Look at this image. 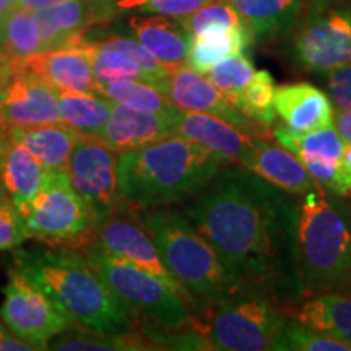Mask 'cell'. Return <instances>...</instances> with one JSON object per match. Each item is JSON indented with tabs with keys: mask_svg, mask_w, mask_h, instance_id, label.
Returning a JSON list of instances; mask_svg holds the SVG:
<instances>
[{
	"mask_svg": "<svg viewBox=\"0 0 351 351\" xmlns=\"http://www.w3.org/2000/svg\"><path fill=\"white\" fill-rule=\"evenodd\" d=\"M243 293L289 304L301 300L298 204L238 165H225L184 208Z\"/></svg>",
	"mask_w": 351,
	"mask_h": 351,
	"instance_id": "1",
	"label": "cell"
},
{
	"mask_svg": "<svg viewBox=\"0 0 351 351\" xmlns=\"http://www.w3.org/2000/svg\"><path fill=\"white\" fill-rule=\"evenodd\" d=\"M225 165L217 153L179 135L122 152V202L134 210H155L194 199Z\"/></svg>",
	"mask_w": 351,
	"mask_h": 351,
	"instance_id": "2",
	"label": "cell"
},
{
	"mask_svg": "<svg viewBox=\"0 0 351 351\" xmlns=\"http://www.w3.org/2000/svg\"><path fill=\"white\" fill-rule=\"evenodd\" d=\"M16 269L54 302L72 324L121 335L130 330L132 314L85 256L70 251H19Z\"/></svg>",
	"mask_w": 351,
	"mask_h": 351,
	"instance_id": "3",
	"label": "cell"
},
{
	"mask_svg": "<svg viewBox=\"0 0 351 351\" xmlns=\"http://www.w3.org/2000/svg\"><path fill=\"white\" fill-rule=\"evenodd\" d=\"M301 197L296 228L301 298L351 295V207L317 181Z\"/></svg>",
	"mask_w": 351,
	"mask_h": 351,
	"instance_id": "4",
	"label": "cell"
},
{
	"mask_svg": "<svg viewBox=\"0 0 351 351\" xmlns=\"http://www.w3.org/2000/svg\"><path fill=\"white\" fill-rule=\"evenodd\" d=\"M143 223L165 267L195 304L210 307L243 295V289L228 274L215 249L182 212L168 207L155 208L145 215Z\"/></svg>",
	"mask_w": 351,
	"mask_h": 351,
	"instance_id": "5",
	"label": "cell"
},
{
	"mask_svg": "<svg viewBox=\"0 0 351 351\" xmlns=\"http://www.w3.org/2000/svg\"><path fill=\"white\" fill-rule=\"evenodd\" d=\"M86 261L119 298L132 317L153 324L152 330L174 332L199 327L191 307L169 285L142 267L104 251L95 241L85 251Z\"/></svg>",
	"mask_w": 351,
	"mask_h": 351,
	"instance_id": "6",
	"label": "cell"
},
{
	"mask_svg": "<svg viewBox=\"0 0 351 351\" xmlns=\"http://www.w3.org/2000/svg\"><path fill=\"white\" fill-rule=\"evenodd\" d=\"M288 315L283 306L261 293H243L207 307L199 324L210 350L285 351Z\"/></svg>",
	"mask_w": 351,
	"mask_h": 351,
	"instance_id": "7",
	"label": "cell"
},
{
	"mask_svg": "<svg viewBox=\"0 0 351 351\" xmlns=\"http://www.w3.org/2000/svg\"><path fill=\"white\" fill-rule=\"evenodd\" d=\"M289 32L293 60L307 72L351 64V0H309Z\"/></svg>",
	"mask_w": 351,
	"mask_h": 351,
	"instance_id": "8",
	"label": "cell"
},
{
	"mask_svg": "<svg viewBox=\"0 0 351 351\" xmlns=\"http://www.w3.org/2000/svg\"><path fill=\"white\" fill-rule=\"evenodd\" d=\"M29 238L91 243L95 219L70 182L67 171H47L36 199L23 213Z\"/></svg>",
	"mask_w": 351,
	"mask_h": 351,
	"instance_id": "9",
	"label": "cell"
},
{
	"mask_svg": "<svg viewBox=\"0 0 351 351\" xmlns=\"http://www.w3.org/2000/svg\"><path fill=\"white\" fill-rule=\"evenodd\" d=\"M3 295L0 309L3 326L34 350H49V341L72 326L54 302L19 270L8 276Z\"/></svg>",
	"mask_w": 351,
	"mask_h": 351,
	"instance_id": "10",
	"label": "cell"
},
{
	"mask_svg": "<svg viewBox=\"0 0 351 351\" xmlns=\"http://www.w3.org/2000/svg\"><path fill=\"white\" fill-rule=\"evenodd\" d=\"M119 153L96 137L80 135L67 165V174L77 194L98 219L119 207Z\"/></svg>",
	"mask_w": 351,
	"mask_h": 351,
	"instance_id": "11",
	"label": "cell"
},
{
	"mask_svg": "<svg viewBox=\"0 0 351 351\" xmlns=\"http://www.w3.org/2000/svg\"><path fill=\"white\" fill-rule=\"evenodd\" d=\"M121 205L114 208L112 212L95 219V243L99 244L104 251L125 258V261L156 275L166 285H169L189 307H195L197 304L192 300V296L165 267L155 241H153L152 234L145 226L143 219H140L137 215L130 213V210L129 212H122Z\"/></svg>",
	"mask_w": 351,
	"mask_h": 351,
	"instance_id": "12",
	"label": "cell"
},
{
	"mask_svg": "<svg viewBox=\"0 0 351 351\" xmlns=\"http://www.w3.org/2000/svg\"><path fill=\"white\" fill-rule=\"evenodd\" d=\"M158 90L168 96V99L181 111L204 112L210 116L230 122L245 134L257 137H274L269 125L245 117L230 99L226 98L207 75L191 69L189 65H181L169 72Z\"/></svg>",
	"mask_w": 351,
	"mask_h": 351,
	"instance_id": "13",
	"label": "cell"
},
{
	"mask_svg": "<svg viewBox=\"0 0 351 351\" xmlns=\"http://www.w3.org/2000/svg\"><path fill=\"white\" fill-rule=\"evenodd\" d=\"M0 121L13 127L62 124L59 90L20 67H8L0 101Z\"/></svg>",
	"mask_w": 351,
	"mask_h": 351,
	"instance_id": "14",
	"label": "cell"
},
{
	"mask_svg": "<svg viewBox=\"0 0 351 351\" xmlns=\"http://www.w3.org/2000/svg\"><path fill=\"white\" fill-rule=\"evenodd\" d=\"M96 85L119 80H138L160 88L173 69L155 59L137 39L114 36L99 44L90 43Z\"/></svg>",
	"mask_w": 351,
	"mask_h": 351,
	"instance_id": "15",
	"label": "cell"
},
{
	"mask_svg": "<svg viewBox=\"0 0 351 351\" xmlns=\"http://www.w3.org/2000/svg\"><path fill=\"white\" fill-rule=\"evenodd\" d=\"M174 135L192 140L208 148L226 161V165H247L258 142L257 135L245 134L230 122L204 112L181 111L174 114Z\"/></svg>",
	"mask_w": 351,
	"mask_h": 351,
	"instance_id": "16",
	"label": "cell"
},
{
	"mask_svg": "<svg viewBox=\"0 0 351 351\" xmlns=\"http://www.w3.org/2000/svg\"><path fill=\"white\" fill-rule=\"evenodd\" d=\"M274 140L283 145L301 161L307 173L320 186L332 191L345 142L333 125L311 132H295L287 125L271 130Z\"/></svg>",
	"mask_w": 351,
	"mask_h": 351,
	"instance_id": "17",
	"label": "cell"
},
{
	"mask_svg": "<svg viewBox=\"0 0 351 351\" xmlns=\"http://www.w3.org/2000/svg\"><path fill=\"white\" fill-rule=\"evenodd\" d=\"M33 73L59 91L96 93V82L91 65L90 43L64 49L38 52L13 65Z\"/></svg>",
	"mask_w": 351,
	"mask_h": 351,
	"instance_id": "18",
	"label": "cell"
},
{
	"mask_svg": "<svg viewBox=\"0 0 351 351\" xmlns=\"http://www.w3.org/2000/svg\"><path fill=\"white\" fill-rule=\"evenodd\" d=\"M178 111H142L112 101L111 117L96 138L117 153L135 150L174 135L173 121Z\"/></svg>",
	"mask_w": 351,
	"mask_h": 351,
	"instance_id": "19",
	"label": "cell"
},
{
	"mask_svg": "<svg viewBox=\"0 0 351 351\" xmlns=\"http://www.w3.org/2000/svg\"><path fill=\"white\" fill-rule=\"evenodd\" d=\"M275 111L285 125L295 132L333 125L335 116L330 98L311 83H288L276 88Z\"/></svg>",
	"mask_w": 351,
	"mask_h": 351,
	"instance_id": "20",
	"label": "cell"
},
{
	"mask_svg": "<svg viewBox=\"0 0 351 351\" xmlns=\"http://www.w3.org/2000/svg\"><path fill=\"white\" fill-rule=\"evenodd\" d=\"M129 26L135 39L166 67L176 69L187 62L192 34L176 19L142 13L132 16Z\"/></svg>",
	"mask_w": 351,
	"mask_h": 351,
	"instance_id": "21",
	"label": "cell"
},
{
	"mask_svg": "<svg viewBox=\"0 0 351 351\" xmlns=\"http://www.w3.org/2000/svg\"><path fill=\"white\" fill-rule=\"evenodd\" d=\"M285 313L301 326L340 340L351 348V295L319 293L298 300Z\"/></svg>",
	"mask_w": 351,
	"mask_h": 351,
	"instance_id": "22",
	"label": "cell"
},
{
	"mask_svg": "<svg viewBox=\"0 0 351 351\" xmlns=\"http://www.w3.org/2000/svg\"><path fill=\"white\" fill-rule=\"evenodd\" d=\"M43 52L80 46L83 32L93 19L90 0H62L33 12Z\"/></svg>",
	"mask_w": 351,
	"mask_h": 351,
	"instance_id": "23",
	"label": "cell"
},
{
	"mask_svg": "<svg viewBox=\"0 0 351 351\" xmlns=\"http://www.w3.org/2000/svg\"><path fill=\"white\" fill-rule=\"evenodd\" d=\"M244 168L289 195H302L315 181L291 152L274 142V137L258 138Z\"/></svg>",
	"mask_w": 351,
	"mask_h": 351,
	"instance_id": "24",
	"label": "cell"
},
{
	"mask_svg": "<svg viewBox=\"0 0 351 351\" xmlns=\"http://www.w3.org/2000/svg\"><path fill=\"white\" fill-rule=\"evenodd\" d=\"M8 132L10 137L32 153L47 171H67L70 155L80 137L77 130L65 124L8 125Z\"/></svg>",
	"mask_w": 351,
	"mask_h": 351,
	"instance_id": "25",
	"label": "cell"
},
{
	"mask_svg": "<svg viewBox=\"0 0 351 351\" xmlns=\"http://www.w3.org/2000/svg\"><path fill=\"white\" fill-rule=\"evenodd\" d=\"M252 39L251 29L245 25L212 26L192 36L186 64L205 75L215 64L244 52L252 44Z\"/></svg>",
	"mask_w": 351,
	"mask_h": 351,
	"instance_id": "26",
	"label": "cell"
},
{
	"mask_svg": "<svg viewBox=\"0 0 351 351\" xmlns=\"http://www.w3.org/2000/svg\"><path fill=\"white\" fill-rule=\"evenodd\" d=\"M251 29L252 36L270 39L288 33L298 20L302 0H228Z\"/></svg>",
	"mask_w": 351,
	"mask_h": 351,
	"instance_id": "27",
	"label": "cell"
},
{
	"mask_svg": "<svg viewBox=\"0 0 351 351\" xmlns=\"http://www.w3.org/2000/svg\"><path fill=\"white\" fill-rule=\"evenodd\" d=\"M112 99L99 93L59 91L60 122L80 135L96 137L111 117Z\"/></svg>",
	"mask_w": 351,
	"mask_h": 351,
	"instance_id": "28",
	"label": "cell"
},
{
	"mask_svg": "<svg viewBox=\"0 0 351 351\" xmlns=\"http://www.w3.org/2000/svg\"><path fill=\"white\" fill-rule=\"evenodd\" d=\"M38 52L43 44L33 12L15 8L0 23V65L13 67Z\"/></svg>",
	"mask_w": 351,
	"mask_h": 351,
	"instance_id": "29",
	"label": "cell"
},
{
	"mask_svg": "<svg viewBox=\"0 0 351 351\" xmlns=\"http://www.w3.org/2000/svg\"><path fill=\"white\" fill-rule=\"evenodd\" d=\"M52 350H153L152 340L145 339L140 332H125L121 335H109L83 328L78 330H64L49 341Z\"/></svg>",
	"mask_w": 351,
	"mask_h": 351,
	"instance_id": "30",
	"label": "cell"
},
{
	"mask_svg": "<svg viewBox=\"0 0 351 351\" xmlns=\"http://www.w3.org/2000/svg\"><path fill=\"white\" fill-rule=\"evenodd\" d=\"M96 93L108 96L109 99L125 104V106L142 109V111L171 112L178 109L168 99V96L161 93L158 88L138 80H119L96 85Z\"/></svg>",
	"mask_w": 351,
	"mask_h": 351,
	"instance_id": "31",
	"label": "cell"
},
{
	"mask_svg": "<svg viewBox=\"0 0 351 351\" xmlns=\"http://www.w3.org/2000/svg\"><path fill=\"white\" fill-rule=\"evenodd\" d=\"M275 80L267 70H256L251 82L241 91L234 106L249 119L271 127L276 121Z\"/></svg>",
	"mask_w": 351,
	"mask_h": 351,
	"instance_id": "32",
	"label": "cell"
},
{
	"mask_svg": "<svg viewBox=\"0 0 351 351\" xmlns=\"http://www.w3.org/2000/svg\"><path fill=\"white\" fill-rule=\"evenodd\" d=\"M254 73H256V67L252 60L241 52L215 64L205 75L232 104H236L241 91L251 82Z\"/></svg>",
	"mask_w": 351,
	"mask_h": 351,
	"instance_id": "33",
	"label": "cell"
},
{
	"mask_svg": "<svg viewBox=\"0 0 351 351\" xmlns=\"http://www.w3.org/2000/svg\"><path fill=\"white\" fill-rule=\"evenodd\" d=\"M179 23L187 29L192 36L212 28V26H241L245 25L236 8L228 0H212L207 5L195 10L191 15L178 19Z\"/></svg>",
	"mask_w": 351,
	"mask_h": 351,
	"instance_id": "34",
	"label": "cell"
},
{
	"mask_svg": "<svg viewBox=\"0 0 351 351\" xmlns=\"http://www.w3.org/2000/svg\"><path fill=\"white\" fill-rule=\"evenodd\" d=\"M351 351L343 341L320 333L313 328L301 326L288 315L285 327V351Z\"/></svg>",
	"mask_w": 351,
	"mask_h": 351,
	"instance_id": "35",
	"label": "cell"
},
{
	"mask_svg": "<svg viewBox=\"0 0 351 351\" xmlns=\"http://www.w3.org/2000/svg\"><path fill=\"white\" fill-rule=\"evenodd\" d=\"M29 238L23 215L12 200L0 202V251L15 249Z\"/></svg>",
	"mask_w": 351,
	"mask_h": 351,
	"instance_id": "36",
	"label": "cell"
},
{
	"mask_svg": "<svg viewBox=\"0 0 351 351\" xmlns=\"http://www.w3.org/2000/svg\"><path fill=\"white\" fill-rule=\"evenodd\" d=\"M212 0H145L137 8L140 13H155V15H165L171 19H182L191 15Z\"/></svg>",
	"mask_w": 351,
	"mask_h": 351,
	"instance_id": "37",
	"label": "cell"
},
{
	"mask_svg": "<svg viewBox=\"0 0 351 351\" xmlns=\"http://www.w3.org/2000/svg\"><path fill=\"white\" fill-rule=\"evenodd\" d=\"M327 88L337 106L351 111V64L328 72Z\"/></svg>",
	"mask_w": 351,
	"mask_h": 351,
	"instance_id": "38",
	"label": "cell"
},
{
	"mask_svg": "<svg viewBox=\"0 0 351 351\" xmlns=\"http://www.w3.org/2000/svg\"><path fill=\"white\" fill-rule=\"evenodd\" d=\"M330 192L341 197L351 194V143H345Z\"/></svg>",
	"mask_w": 351,
	"mask_h": 351,
	"instance_id": "39",
	"label": "cell"
},
{
	"mask_svg": "<svg viewBox=\"0 0 351 351\" xmlns=\"http://www.w3.org/2000/svg\"><path fill=\"white\" fill-rule=\"evenodd\" d=\"M0 351H36L34 346L26 343L21 339L8 330L3 326H0Z\"/></svg>",
	"mask_w": 351,
	"mask_h": 351,
	"instance_id": "40",
	"label": "cell"
},
{
	"mask_svg": "<svg viewBox=\"0 0 351 351\" xmlns=\"http://www.w3.org/2000/svg\"><path fill=\"white\" fill-rule=\"evenodd\" d=\"M333 127L345 143H351V111L350 109H335L333 116Z\"/></svg>",
	"mask_w": 351,
	"mask_h": 351,
	"instance_id": "41",
	"label": "cell"
},
{
	"mask_svg": "<svg viewBox=\"0 0 351 351\" xmlns=\"http://www.w3.org/2000/svg\"><path fill=\"white\" fill-rule=\"evenodd\" d=\"M57 2H62V0H16V8H25V10L36 12L39 8L54 5Z\"/></svg>",
	"mask_w": 351,
	"mask_h": 351,
	"instance_id": "42",
	"label": "cell"
},
{
	"mask_svg": "<svg viewBox=\"0 0 351 351\" xmlns=\"http://www.w3.org/2000/svg\"><path fill=\"white\" fill-rule=\"evenodd\" d=\"M16 8V0H0V23Z\"/></svg>",
	"mask_w": 351,
	"mask_h": 351,
	"instance_id": "43",
	"label": "cell"
},
{
	"mask_svg": "<svg viewBox=\"0 0 351 351\" xmlns=\"http://www.w3.org/2000/svg\"><path fill=\"white\" fill-rule=\"evenodd\" d=\"M145 0H114V5L119 10H137L142 5Z\"/></svg>",
	"mask_w": 351,
	"mask_h": 351,
	"instance_id": "44",
	"label": "cell"
},
{
	"mask_svg": "<svg viewBox=\"0 0 351 351\" xmlns=\"http://www.w3.org/2000/svg\"><path fill=\"white\" fill-rule=\"evenodd\" d=\"M112 2H114V0H90L91 7H96L98 10H101L103 13H106V10Z\"/></svg>",
	"mask_w": 351,
	"mask_h": 351,
	"instance_id": "45",
	"label": "cell"
},
{
	"mask_svg": "<svg viewBox=\"0 0 351 351\" xmlns=\"http://www.w3.org/2000/svg\"><path fill=\"white\" fill-rule=\"evenodd\" d=\"M8 67L5 65H0V101H2V91H3V82H5Z\"/></svg>",
	"mask_w": 351,
	"mask_h": 351,
	"instance_id": "46",
	"label": "cell"
},
{
	"mask_svg": "<svg viewBox=\"0 0 351 351\" xmlns=\"http://www.w3.org/2000/svg\"><path fill=\"white\" fill-rule=\"evenodd\" d=\"M5 200V186H3V179H2V169H0V202Z\"/></svg>",
	"mask_w": 351,
	"mask_h": 351,
	"instance_id": "47",
	"label": "cell"
}]
</instances>
